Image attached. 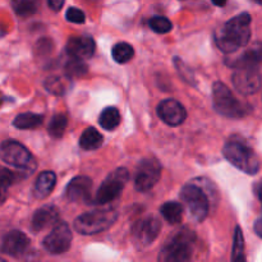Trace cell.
Masks as SVG:
<instances>
[{
  "label": "cell",
  "mask_w": 262,
  "mask_h": 262,
  "mask_svg": "<svg viewBox=\"0 0 262 262\" xmlns=\"http://www.w3.org/2000/svg\"><path fill=\"white\" fill-rule=\"evenodd\" d=\"M251 38V15L241 13L228 20L222 30L215 33V42L217 48L225 54H232L250 42Z\"/></svg>",
  "instance_id": "6da1fadb"
},
{
  "label": "cell",
  "mask_w": 262,
  "mask_h": 262,
  "mask_svg": "<svg viewBox=\"0 0 262 262\" xmlns=\"http://www.w3.org/2000/svg\"><path fill=\"white\" fill-rule=\"evenodd\" d=\"M207 189L200 179L186 184L181 191V199L188 211L189 217L197 223L204 222L209 215L210 199Z\"/></svg>",
  "instance_id": "7a4b0ae2"
},
{
  "label": "cell",
  "mask_w": 262,
  "mask_h": 262,
  "mask_svg": "<svg viewBox=\"0 0 262 262\" xmlns=\"http://www.w3.org/2000/svg\"><path fill=\"white\" fill-rule=\"evenodd\" d=\"M194 243V233L188 228L178 230L171 235L159 253L161 262H186L192 258V245Z\"/></svg>",
  "instance_id": "3957f363"
},
{
  "label": "cell",
  "mask_w": 262,
  "mask_h": 262,
  "mask_svg": "<svg viewBox=\"0 0 262 262\" xmlns=\"http://www.w3.org/2000/svg\"><path fill=\"white\" fill-rule=\"evenodd\" d=\"M212 104L219 114L232 119L246 117L250 112V106L239 101L223 82L212 84Z\"/></svg>",
  "instance_id": "277c9868"
},
{
  "label": "cell",
  "mask_w": 262,
  "mask_h": 262,
  "mask_svg": "<svg viewBox=\"0 0 262 262\" xmlns=\"http://www.w3.org/2000/svg\"><path fill=\"white\" fill-rule=\"evenodd\" d=\"M118 219L114 209H100L82 214L74 220V229L82 235H94L109 229Z\"/></svg>",
  "instance_id": "5b68a950"
},
{
  "label": "cell",
  "mask_w": 262,
  "mask_h": 262,
  "mask_svg": "<svg viewBox=\"0 0 262 262\" xmlns=\"http://www.w3.org/2000/svg\"><path fill=\"white\" fill-rule=\"evenodd\" d=\"M223 155L232 165L250 176L256 174L260 169V163L255 152L239 141H229L223 148Z\"/></svg>",
  "instance_id": "8992f818"
},
{
  "label": "cell",
  "mask_w": 262,
  "mask_h": 262,
  "mask_svg": "<svg viewBox=\"0 0 262 262\" xmlns=\"http://www.w3.org/2000/svg\"><path fill=\"white\" fill-rule=\"evenodd\" d=\"M0 159L8 165L32 173L36 169V161L32 154L14 140H7L0 145Z\"/></svg>",
  "instance_id": "52a82bcc"
},
{
  "label": "cell",
  "mask_w": 262,
  "mask_h": 262,
  "mask_svg": "<svg viewBox=\"0 0 262 262\" xmlns=\"http://www.w3.org/2000/svg\"><path fill=\"white\" fill-rule=\"evenodd\" d=\"M128 181H129V173L125 168H118L117 170L110 173L100 186L99 191L95 196V204L105 205L114 201L122 193Z\"/></svg>",
  "instance_id": "ba28073f"
},
{
  "label": "cell",
  "mask_w": 262,
  "mask_h": 262,
  "mask_svg": "<svg viewBox=\"0 0 262 262\" xmlns=\"http://www.w3.org/2000/svg\"><path fill=\"white\" fill-rule=\"evenodd\" d=\"M71 228L64 222H58L53 227L51 232L43 238L42 247L51 255H61L71 248L72 243Z\"/></svg>",
  "instance_id": "9c48e42d"
},
{
  "label": "cell",
  "mask_w": 262,
  "mask_h": 262,
  "mask_svg": "<svg viewBox=\"0 0 262 262\" xmlns=\"http://www.w3.org/2000/svg\"><path fill=\"white\" fill-rule=\"evenodd\" d=\"M161 177V165L156 159H145L138 165L135 176V188L147 192L155 187Z\"/></svg>",
  "instance_id": "30bf717a"
},
{
  "label": "cell",
  "mask_w": 262,
  "mask_h": 262,
  "mask_svg": "<svg viewBox=\"0 0 262 262\" xmlns=\"http://www.w3.org/2000/svg\"><path fill=\"white\" fill-rule=\"evenodd\" d=\"M232 81L235 89L246 96L256 94L262 86V77L257 67L235 68Z\"/></svg>",
  "instance_id": "8fae6325"
},
{
  "label": "cell",
  "mask_w": 262,
  "mask_h": 262,
  "mask_svg": "<svg viewBox=\"0 0 262 262\" xmlns=\"http://www.w3.org/2000/svg\"><path fill=\"white\" fill-rule=\"evenodd\" d=\"M161 230V223L158 217L147 216L138 220L132 229L133 239L140 247H147L155 242Z\"/></svg>",
  "instance_id": "7c38bea8"
},
{
  "label": "cell",
  "mask_w": 262,
  "mask_h": 262,
  "mask_svg": "<svg viewBox=\"0 0 262 262\" xmlns=\"http://www.w3.org/2000/svg\"><path fill=\"white\" fill-rule=\"evenodd\" d=\"M158 115L170 127H178L186 120L187 112L183 105L174 99H166L159 104Z\"/></svg>",
  "instance_id": "4fadbf2b"
},
{
  "label": "cell",
  "mask_w": 262,
  "mask_h": 262,
  "mask_svg": "<svg viewBox=\"0 0 262 262\" xmlns=\"http://www.w3.org/2000/svg\"><path fill=\"white\" fill-rule=\"evenodd\" d=\"M30 238L25 233L19 232V230H12L4 235L0 250L8 256L19 257L27 252V250L30 248Z\"/></svg>",
  "instance_id": "5bb4252c"
},
{
  "label": "cell",
  "mask_w": 262,
  "mask_h": 262,
  "mask_svg": "<svg viewBox=\"0 0 262 262\" xmlns=\"http://www.w3.org/2000/svg\"><path fill=\"white\" fill-rule=\"evenodd\" d=\"M66 50L71 58L89 59L95 54L96 43L90 36H77L69 38L66 45Z\"/></svg>",
  "instance_id": "9a60e30c"
},
{
  "label": "cell",
  "mask_w": 262,
  "mask_h": 262,
  "mask_svg": "<svg viewBox=\"0 0 262 262\" xmlns=\"http://www.w3.org/2000/svg\"><path fill=\"white\" fill-rule=\"evenodd\" d=\"M91 189L92 179L86 176H78L69 182L66 189V196L72 202L90 201Z\"/></svg>",
  "instance_id": "2e32d148"
},
{
  "label": "cell",
  "mask_w": 262,
  "mask_h": 262,
  "mask_svg": "<svg viewBox=\"0 0 262 262\" xmlns=\"http://www.w3.org/2000/svg\"><path fill=\"white\" fill-rule=\"evenodd\" d=\"M59 222V210L53 205H45L36 210L32 216V227L33 232H41L49 227H54Z\"/></svg>",
  "instance_id": "e0dca14e"
},
{
  "label": "cell",
  "mask_w": 262,
  "mask_h": 262,
  "mask_svg": "<svg viewBox=\"0 0 262 262\" xmlns=\"http://www.w3.org/2000/svg\"><path fill=\"white\" fill-rule=\"evenodd\" d=\"M228 66L233 68H243V67H258L262 64V41H256L238 58L233 61H227Z\"/></svg>",
  "instance_id": "ac0fdd59"
},
{
  "label": "cell",
  "mask_w": 262,
  "mask_h": 262,
  "mask_svg": "<svg viewBox=\"0 0 262 262\" xmlns=\"http://www.w3.org/2000/svg\"><path fill=\"white\" fill-rule=\"evenodd\" d=\"M56 184V176L55 173L50 170L42 171L40 176L37 177L35 182V187H33V194L36 199L42 200L46 199L51 192L54 191Z\"/></svg>",
  "instance_id": "d6986e66"
},
{
  "label": "cell",
  "mask_w": 262,
  "mask_h": 262,
  "mask_svg": "<svg viewBox=\"0 0 262 262\" xmlns=\"http://www.w3.org/2000/svg\"><path fill=\"white\" fill-rule=\"evenodd\" d=\"M101 145H102L101 133L92 127L84 129V132L82 133L81 138H79V146L86 151L97 150L99 147H101Z\"/></svg>",
  "instance_id": "ffe728a7"
},
{
  "label": "cell",
  "mask_w": 262,
  "mask_h": 262,
  "mask_svg": "<svg viewBox=\"0 0 262 262\" xmlns=\"http://www.w3.org/2000/svg\"><path fill=\"white\" fill-rule=\"evenodd\" d=\"M43 86H45L46 91H49L50 94L55 95V96H63L68 92L69 87H71V78L69 77L63 78V77L59 76H51L46 78Z\"/></svg>",
  "instance_id": "44dd1931"
},
{
  "label": "cell",
  "mask_w": 262,
  "mask_h": 262,
  "mask_svg": "<svg viewBox=\"0 0 262 262\" xmlns=\"http://www.w3.org/2000/svg\"><path fill=\"white\" fill-rule=\"evenodd\" d=\"M43 122V115L35 113H23L15 117L13 125L18 129H35Z\"/></svg>",
  "instance_id": "7402d4cb"
},
{
  "label": "cell",
  "mask_w": 262,
  "mask_h": 262,
  "mask_svg": "<svg viewBox=\"0 0 262 262\" xmlns=\"http://www.w3.org/2000/svg\"><path fill=\"white\" fill-rule=\"evenodd\" d=\"M120 120H122V117H120V113L117 107H105L102 110V113L100 114L99 123L104 129L106 130H113L120 124Z\"/></svg>",
  "instance_id": "603a6c76"
},
{
  "label": "cell",
  "mask_w": 262,
  "mask_h": 262,
  "mask_svg": "<svg viewBox=\"0 0 262 262\" xmlns=\"http://www.w3.org/2000/svg\"><path fill=\"white\" fill-rule=\"evenodd\" d=\"M160 212L169 224H179L183 217V206L178 202H166L161 206Z\"/></svg>",
  "instance_id": "cb8c5ba5"
},
{
  "label": "cell",
  "mask_w": 262,
  "mask_h": 262,
  "mask_svg": "<svg viewBox=\"0 0 262 262\" xmlns=\"http://www.w3.org/2000/svg\"><path fill=\"white\" fill-rule=\"evenodd\" d=\"M12 7L20 17H30L38 10L40 0H12Z\"/></svg>",
  "instance_id": "d4e9b609"
},
{
  "label": "cell",
  "mask_w": 262,
  "mask_h": 262,
  "mask_svg": "<svg viewBox=\"0 0 262 262\" xmlns=\"http://www.w3.org/2000/svg\"><path fill=\"white\" fill-rule=\"evenodd\" d=\"M68 125V118L66 114H55L51 118L50 123H49L48 132L51 137L60 138L63 137L64 132Z\"/></svg>",
  "instance_id": "484cf974"
},
{
  "label": "cell",
  "mask_w": 262,
  "mask_h": 262,
  "mask_svg": "<svg viewBox=\"0 0 262 262\" xmlns=\"http://www.w3.org/2000/svg\"><path fill=\"white\" fill-rule=\"evenodd\" d=\"M89 72V67L83 59L72 58L66 64V74L69 78H81Z\"/></svg>",
  "instance_id": "4316f807"
},
{
  "label": "cell",
  "mask_w": 262,
  "mask_h": 262,
  "mask_svg": "<svg viewBox=\"0 0 262 262\" xmlns=\"http://www.w3.org/2000/svg\"><path fill=\"white\" fill-rule=\"evenodd\" d=\"M112 55L117 63L124 64L133 58L135 50H133L132 45H129L128 42H119L112 49Z\"/></svg>",
  "instance_id": "83f0119b"
},
{
  "label": "cell",
  "mask_w": 262,
  "mask_h": 262,
  "mask_svg": "<svg viewBox=\"0 0 262 262\" xmlns=\"http://www.w3.org/2000/svg\"><path fill=\"white\" fill-rule=\"evenodd\" d=\"M233 253L232 261H245V238H243L242 230L239 227L235 228L234 239H233Z\"/></svg>",
  "instance_id": "f1b7e54d"
},
{
  "label": "cell",
  "mask_w": 262,
  "mask_h": 262,
  "mask_svg": "<svg viewBox=\"0 0 262 262\" xmlns=\"http://www.w3.org/2000/svg\"><path fill=\"white\" fill-rule=\"evenodd\" d=\"M150 28L156 33H168L173 30V23L168 19L166 17H161V15H156L148 20Z\"/></svg>",
  "instance_id": "f546056e"
},
{
  "label": "cell",
  "mask_w": 262,
  "mask_h": 262,
  "mask_svg": "<svg viewBox=\"0 0 262 262\" xmlns=\"http://www.w3.org/2000/svg\"><path fill=\"white\" fill-rule=\"evenodd\" d=\"M174 66H176L177 72H178L179 76L182 77V79H184V81L189 84H196L193 72L191 71V68H189L183 60H181L179 58H174Z\"/></svg>",
  "instance_id": "4dcf8cb0"
},
{
  "label": "cell",
  "mask_w": 262,
  "mask_h": 262,
  "mask_svg": "<svg viewBox=\"0 0 262 262\" xmlns=\"http://www.w3.org/2000/svg\"><path fill=\"white\" fill-rule=\"evenodd\" d=\"M18 174L7 168H0V186L9 187L18 181Z\"/></svg>",
  "instance_id": "1f68e13d"
},
{
  "label": "cell",
  "mask_w": 262,
  "mask_h": 262,
  "mask_svg": "<svg viewBox=\"0 0 262 262\" xmlns=\"http://www.w3.org/2000/svg\"><path fill=\"white\" fill-rule=\"evenodd\" d=\"M66 18L68 22L76 23V25H81V23H83L84 19H86V15H84V13L82 12L81 9L72 7L67 10Z\"/></svg>",
  "instance_id": "d6a6232c"
},
{
  "label": "cell",
  "mask_w": 262,
  "mask_h": 262,
  "mask_svg": "<svg viewBox=\"0 0 262 262\" xmlns=\"http://www.w3.org/2000/svg\"><path fill=\"white\" fill-rule=\"evenodd\" d=\"M48 3H49V7H50L54 12H59V10L63 8L66 0H48Z\"/></svg>",
  "instance_id": "836d02e7"
},
{
  "label": "cell",
  "mask_w": 262,
  "mask_h": 262,
  "mask_svg": "<svg viewBox=\"0 0 262 262\" xmlns=\"http://www.w3.org/2000/svg\"><path fill=\"white\" fill-rule=\"evenodd\" d=\"M253 229H255L256 234H257L260 238H262V215L257 220H256L255 225H253Z\"/></svg>",
  "instance_id": "e575fe53"
},
{
  "label": "cell",
  "mask_w": 262,
  "mask_h": 262,
  "mask_svg": "<svg viewBox=\"0 0 262 262\" xmlns=\"http://www.w3.org/2000/svg\"><path fill=\"white\" fill-rule=\"evenodd\" d=\"M7 187L0 186V205L4 204V201L7 200Z\"/></svg>",
  "instance_id": "d590c367"
},
{
  "label": "cell",
  "mask_w": 262,
  "mask_h": 262,
  "mask_svg": "<svg viewBox=\"0 0 262 262\" xmlns=\"http://www.w3.org/2000/svg\"><path fill=\"white\" fill-rule=\"evenodd\" d=\"M211 2L214 3V4L216 5V7H224V5L227 4L228 0H211Z\"/></svg>",
  "instance_id": "8d00e7d4"
},
{
  "label": "cell",
  "mask_w": 262,
  "mask_h": 262,
  "mask_svg": "<svg viewBox=\"0 0 262 262\" xmlns=\"http://www.w3.org/2000/svg\"><path fill=\"white\" fill-rule=\"evenodd\" d=\"M257 196H258V200H260V202L262 205V183L258 186V188H257Z\"/></svg>",
  "instance_id": "74e56055"
},
{
  "label": "cell",
  "mask_w": 262,
  "mask_h": 262,
  "mask_svg": "<svg viewBox=\"0 0 262 262\" xmlns=\"http://www.w3.org/2000/svg\"><path fill=\"white\" fill-rule=\"evenodd\" d=\"M253 2H256L257 4H261L262 5V0H253Z\"/></svg>",
  "instance_id": "f35d334b"
}]
</instances>
